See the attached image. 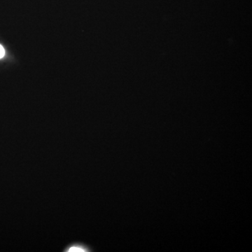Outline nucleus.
<instances>
[{"label":"nucleus","mask_w":252,"mask_h":252,"mask_svg":"<svg viewBox=\"0 0 252 252\" xmlns=\"http://www.w3.org/2000/svg\"><path fill=\"white\" fill-rule=\"evenodd\" d=\"M5 55V51L4 48L0 45V58H2Z\"/></svg>","instance_id":"2"},{"label":"nucleus","mask_w":252,"mask_h":252,"mask_svg":"<svg viewBox=\"0 0 252 252\" xmlns=\"http://www.w3.org/2000/svg\"><path fill=\"white\" fill-rule=\"evenodd\" d=\"M64 252H90L91 247L82 242H73L68 245L63 250Z\"/></svg>","instance_id":"1"}]
</instances>
